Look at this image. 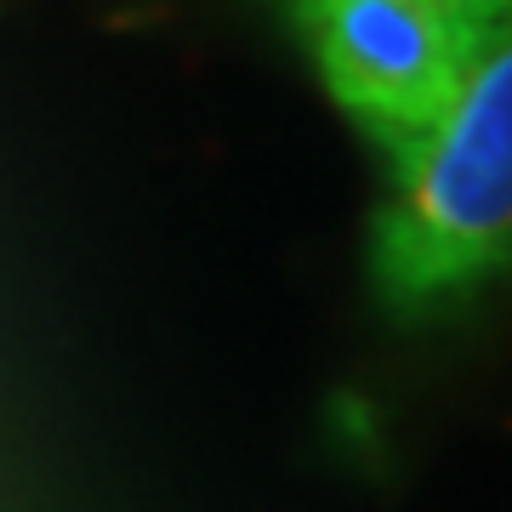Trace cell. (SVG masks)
Listing matches in <instances>:
<instances>
[{
    "mask_svg": "<svg viewBox=\"0 0 512 512\" xmlns=\"http://www.w3.org/2000/svg\"><path fill=\"white\" fill-rule=\"evenodd\" d=\"M393 154V194L370 222V274L393 313L478 291L512 256V35L478 52L456 103Z\"/></svg>",
    "mask_w": 512,
    "mask_h": 512,
    "instance_id": "cell-1",
    "label": "cell"
},
{
    "mask_svg": "<svg viewBox=\"0 0 512 512\" xmlns=\"http://www.w3.org/2000/svg\"><path fill=\"white\" fill-rule=\"evenodd\" d=\"M336 109L382 148H399L456 103L478 52L501 29H473L439 0H285Z\"/></svg>",
    "mask_w": 512,
    "mask_h": 512,
    "instance_id": "cell-2",
    "label": "cell"
},
{
    "mask_svg": "<svg viewBox=\"0 0 512 512\" xmlns=\"http://www.w3.org/2000/svg\"><path fill=\"white\" fill-rule=\"evenodd\" d=\"M439 6H450V12L467 18L473 29H501V23H507V0H439Z\"/></svg>",
    "mask_w": 512,
    "mask_h": 512,
    "instance_id": "cell-3",
    "label": "cell"
}]
</instances>
